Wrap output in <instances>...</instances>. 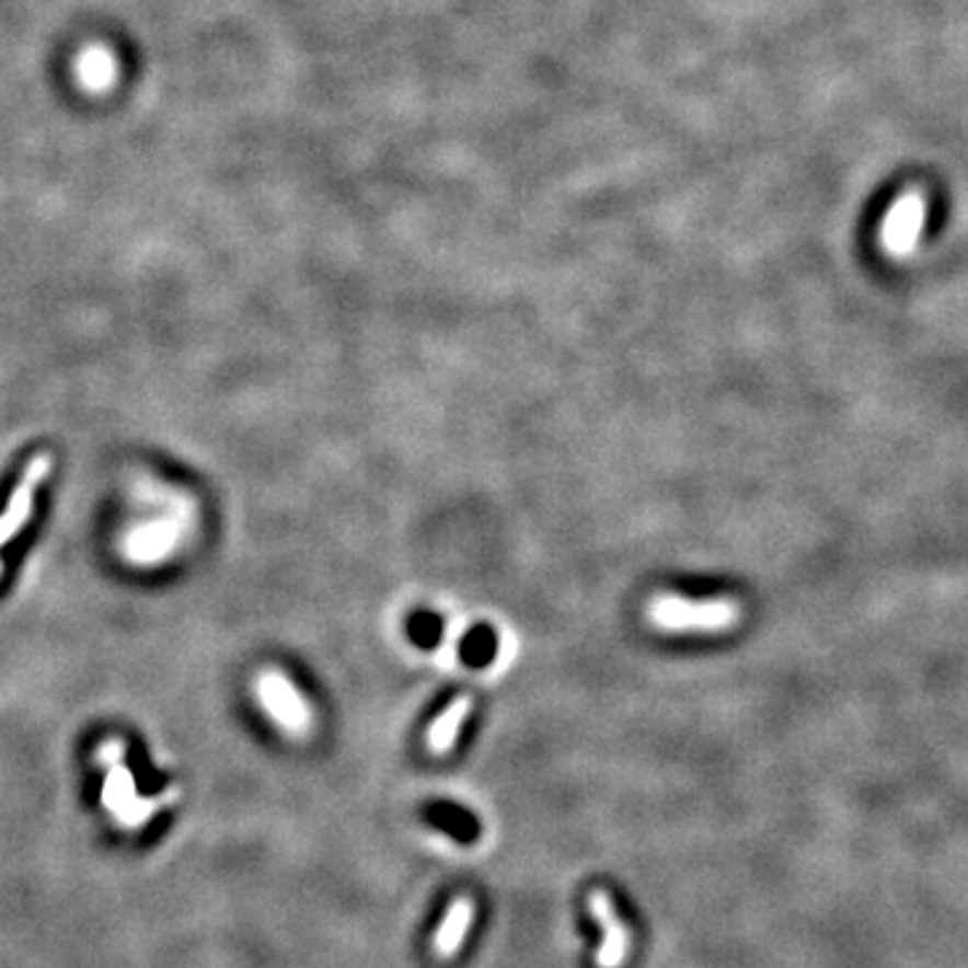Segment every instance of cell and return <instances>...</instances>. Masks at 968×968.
I'll return each mask as SVG.
<instances>
[{
	"mask_svg": "<svg viewBox=\"0 0 968 968\" xmlns=\"http://www.w3.org/2000/svg\"><path fill=\"white\" fill-rule=\"evenodd\" d=\"M258 694H262V702L269 711V716L277 724L286 726L288 731H304L310 726V707H307L304 696L297 692V687L286 676H280V672H264L262 683H258Z\"/></svg>",
	"mask_w": 968,
	"mask_h": 968,
	"instance_id": "obj_3",
	"label": "cell"
},
{
	"mask_svg": "<svg viewBox=\"0 0 968 968\" xmlns=\"http://www.w3.org/2000/svg\"><path fill=\"white\" fill-rule=\"evenodd\" d=\"M469 707H471L469 696H458V700L450 702V707H447V711L441 713L434 724H430L428 746L434 748L436 753L450 751L454 742H458L460 726H463L465 716H469Z\"/></svg>",
	"mask_w": 968,
	"mask_h": 968,
	"instance_id": "obj_5",
	"label": "cell"
},
{
	"mask_svg": "<svg viewBox=\"0 0 968 968\" xmlns=\"http://www.w3.org/2000/svg\"><path fill=\"white\" fill-rule=\"evenodd\" d=\"M108 76L111 70L108 65H105V60H90V65H81V79L90 81V84H103Z\"/></svg>",
	"mask_w": 968,
	"mask_h": 968,
	"instance_id": "obj_7",
	"label": "cell"
},
{
	"mask_svg": "<svg viewBox=\"0 0 968 968\" xmlns=\"http://www.w3.org/2000/svg\"><path fill=\"white\" fill-rule=\"evenodd\" d=\"M589 912L595 914V920L603 929V944L598 949V966L619 968L630 953V934L622 920L616 918V912H613L611 896L606 890H592L589 894Z\"/></svg>",
	"mask_w": 968,
	"mask_h": 968,
	"instance_id": "obj_4",
	"label": "cell"
},
{
	"mask_svg": "<svg viewBox=\"0 0 968 968\" xmlns=\"http://www.w3.org/2000/svg\"><path fill=\"white\" fill-rule=\"evenodd\" d=\"M654 624L662 630H696V633H711L724 630L737 622L740 611L729 600H683L662 595L648 608Z\"/></svg>",
	"mask_w": 968,
	"mask_h": 968,
	"instance_id": "obj_1",
	"label": "cell"
},
{
	"mask_svg": "<svg viewBox=\"0 0 968 968\" xmlns=\"http://www.w3.org/2000/svg\"><path fill=\"white\" fill-rule=\"evenodd\" d=\"M49 471H51L49 452H38L31 463L25 465V471H22L20 480H16V487L11 489V498L3 511V522H0V539H3V544H9V541L27 525V519L33 515L35 489L46 482Z\"/></svg>",
	"mask_w": 968,
	"mask_h": 968,
	"instance_id": "obj_2",
	"label": "cell"
},
{
	"mask_svg": "<svg viewBox=\"0 0 968 968\" xmlns=\"http://www.w3.org/2000/svg\"><path fill=\"white\" fill-rule=\"evenodd\" d=\"M471 914H474V907H471L469 899L454 901L450 912H447L445 923H441L439 934H436V955H441V958H452V955L458 953L460 942H463L465 931H469Z\"/></svg>",
	"mask_w": 968,
	"mask_h": 968,
	"instance_id": "obj_6",
	"label": "cell"
}]
</instances>
